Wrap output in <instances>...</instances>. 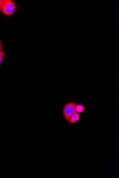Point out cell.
<instances>
[{"label": "cell", "mask_w": 119, "mask_h": 178, "mask_svg": "<svg viewBox=\"0 0 119 178\" xmlns=\"http://www.w3.org/2000/svg\"><path fill=\"white\" fill-rule=\"evenodd\" d=\"M77 104L75 103H70L64 106L63 112L65 119L70 123L72 115L76 113V108Z\"/></svg>", "instance_id": "6da1fadb"}, {"label": "cell", "mask_w": 119, "mask_h": 178, "mask_svg": "<svg viewBox=\"0 0 119 178\" xmlns=\"http://www.w3.org/2000/svg\"><path fill=\"white\" fill-rule=\"evenodd\" d=\"M0 10L4 14L11 15L15 12L16 6L12 1L6 0L4 1L3 4L0 6Z\"/></svg>", "instance_id": "7a4b0ae2"}, {"label": "cell", "mask_w": 119, "mask_h": 178, "mask_svg": "<svg viewBox=\"0 0 119 178\" xmlns=\"http://www.w3.org/2000/svg\"><path fill=\"white\" fill-rule=\"evenodd\" d=\"M80 119V115L79 113H75L72 115L70 121V124H74L78 121Z\"/></svg>", "instance_id": "3957f363"}, {"label": "cell", "mask_w": 119, "mask_h": 178, "mask_svg": "<svg viewBox=\"0 0 119 178\" xmlns=\"http://www.w3.org/2000/svg\"><path fill=\"white\" fill-rule=\"evenodd\" d=\"M76 112L78 113H82L84 111L85 108L82 105H78L76 108Z\"/></svg>", "instance_id": "277c9868"}, {"label": "cell", "mask_w": 119, "mask_h": 178, "mask_svg": "<svg viewBox=\"0 0 119 178\" xmlns=\"http://www.w3.org/2000/svg\"><path fill=\"white\" fill-rule=\"evenodd\" d=\"M4 58V52L3 51H0V65L3 61Z\"/></svg>", "instance_id": "5b68a950"}, {"label": "cell", "mask_w": 119, "mask_h": 178, "mask_svg": "<svg viewBox=\"0 0 119 178\" xmlns=\"http://www.w3.org/2000/svg\"><path fill=\"white\" fill-rule=\"evenodd\" d=\"M4 1V0H0V6L3 4Z\"/></svg>", "instance_id": "8992f818"}, {"label": "cell", "mask_w": 119, "mask_h": 178, "mask_svg": "<svg viewBox=\"0 0 119 178\" xmlns=\"http://www.w3.org/2000/svg\"><path fill=\"white\" fill-rule=\"evenodd\" d=\"M2 49V46L1 43H0V51H1Z\"/></svg>", "instance_id": "52a82bcc"}, {"label": "cell", "mask_w": 119, "mask_h": 178, "mask_svg": "<svg viewBox=\"0 0 119 178\" xmlns=\"http://www.w3.org/2000/svg\"><path fill=\"white\" fill-rule=\"evenodd\" d=\"M0 43H1V42H0Z\"/></svg>", "instance_id": "ba28073f"}]
</instances>
